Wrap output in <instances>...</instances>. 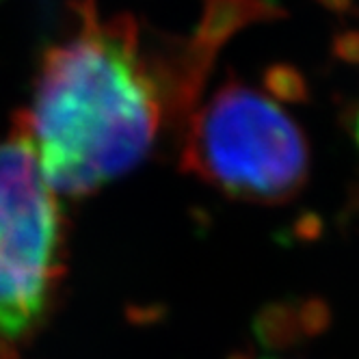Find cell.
<instances>
[{
    "label": "cell",
    "mask_w": 359,
    "mask_h": 359,
    "mask_svg": "<svg viewBox=\"0 0 359 359\" xmlns=\"http://www.w3.org/2000/svg\"><path fill=\"white\" fill-rule=\"evenodd\" d=\"M355 137H357V143H359V115H357V121H355Z\"/></svg>",
    "instance_id": "52a82bcc"
},
{
    "label": "cell",
    "mask_w": 359,
    "mask_h": 359,
    "mask_svg": "<svg viewBox=\"0 0 359 359\" xmlns=\"http://www.w3.org/2000/svg\"><path fill=\"white\" fill-rule=\"evenodd\" d=\"M63 219L24 137L0 143V344L41 320L61 266Z\"/></svg>",
    "instance_id": "3957f363"
},
{
    "label": "cell",
    "mask_w": 359,
    "mask_h": 359,
    "mask_svg": "<svg viewBox=\"0 0 359 359\" xmlns=\"http://www.w3.org/2000/svg\"><path fill=\"white\" fill-rule=\"evenodd\" d=\"M163 121V85L135 24L117 18L89 22L46 55L24 139L50 189L83 197L141 165Z\"/></svg>",
    "instance_id": "6da1fadb"
},
{
    "label": "cell",
    "mask_w": 359,
    "mask_h": 359,
    "mask_svg": "<svg viewBox=\"0 0 359 359\" xmlns=\"http://www.w3.org/2000/svg\"><path fill=\"white\" fill-rule=\"evenodd\" d=\"M227 359H255L251 353H247V351H236V353H232Z\"/></svg>",
    "instance_id": "8992f818"
},
{
    "label": "cell",
    "mask_w": 359,
    "mask_h": 359,
    "mask_svg": "<svg viewBox=\"0 0 359 359\" xmlns=\"http://www.w3.org/2000/svg\"><path fill=\"white\" fill-rule=\"evenodd\" d=\"M184 167L249 203H284L310 175V147L277 100L245 83L212 93L189 123Z\"/></svg>",
    "instance_id": "7a4b0ae2"
},
{
    "label": "cell",
    "mask_w": 359,
    "mask_h": 359,
    "mask_svg": "<svg viewBox=\"0 0 359 359\" xmlns=\"http://www.w3.org/2000/svg\"><path fill=\"white\" fill-rule=\"evenodd\" d=\"M253 333L264 348L286 351L303 340L299 314L292 303H273L258 312L253 320Z\"/></svg>",
    "instance_id": "277c9868"
},
{
    "label": "cell",
    "mask_w": 359,
    "mask_h": 359,
    "mask_svg": "<svg viewBox=\"0 0 359 359\" xmlns=\"http://www.w3.org/2000/svg\"><path fill=\"white\" fill-rule=\"evenodd\" d=\"M297 314H299L303 338H316L329 329L331 312H329L327 303H323L320 299H310V301L301 303L297 307Z\"/></svg>",
    "instance_id": "5b68a950"
}]
</instances>
